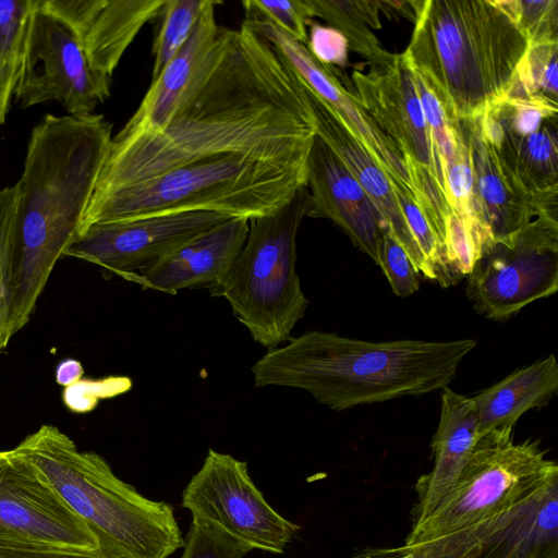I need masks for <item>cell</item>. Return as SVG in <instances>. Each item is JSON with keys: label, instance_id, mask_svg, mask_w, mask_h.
<instances>
[{"label": "cell", "instance_id": "1", "mask_svg": "<svg viewBox=\"0 0 558 558\" xmlns=\"http://www.w3.org/2000/svg\"><path fill=\"white\" fill-rule=\"evenodd\" d=\"M317 134L303 83L242 23L216 44L163 125L111 144L90 198L213 157L307 160Z\"/></svg>", "mask_w": 558, "mask_h": 558}, {"label": "cell", "instance_id": "2", "mask_svg": "<svg viewBox=\"0 0 558 558\" xmlns=\"http://www.w3.org/2000/svg\"><path fill=\"white\" fill-rule=\"evenodd\" d=\"M102 114L46 116L32 131L15 206L0 351L29 320L48 278L80 232L111 144Z\"/></svg>", "mask_w": 558, "mask_h": 558}, {"label": "cell", "instance_id": "3", "mask_svg": "<svg viewBox=\"0 0 558 558\" xmlns=\"http://www.w3.org/2000/svg\"><path fill=\"white\" fill-rule=\"evenodd\" d=\"M475 345L473 339L371 342L308 330L268 350L252 373L256 387L302 389L343 411L444 389Z\"/></svg>", "mask_w": 558, "mask_h": 558}, {"label": "cell", "instance_id": "4", "mask_svg": "<svg viewBox=\"0 0 558 558\" xmlns=\"http://www.w3.org/2000/svg\"><path fill=\"white\" fill-rule=\"evenodd\" d=\"M527 46L499 0H422L401 54L448 114L473 120L507 100Z\"/></svg>", "mask_w": 558, "mask_h": 558}, {"label": "cell", "instance_id": "5", "mask_svg": "<svg viewBox=\"0 0 558 558\" xmlns=\"http://www.w3.org/2000/svg\"><path fill=\"white\" fill-rule=\"evenodd\" d=\"M13 452L35 468L113 558H168L184 546L173 508L141 495L98 453L81 451L58 427L41 425Z\"/></svg>", "mask_w": 558, "mask_h": 558}, {"label": "cell", "instance_id": "6", "mask_svg": "<svg viewBox=\"0 0 558 558\" xmlns=\"http://www.w3.org/2000/svg\"><path fill=\"white\" fill-rule=\"evenodd\" d=\"M306 163L230 154L182 166L90 198L80 232L93 225L180 211L247 220L266 216L306 185Z\"/></svg>", "mask_w": 558, "mask_h": 558}, {"label": "cell", "instance_id": "7", "mask_svg": "<svg viewBox=\"0 0 558 558\" xmlns=\"http://www.w3.org/2000/svg\"><path fill=\"white\" fill-rule=\"evenodd\" d=\"M513 429L492 430L477 440L456 483L414 522L402 549L437 558L558 475L557 463L546 458L541 441L514 442Z\"/></svg>", "mask_w": 558, "mask_h": 558}, {"label": "cell", "instance_id": "8", "mask_svg": "<svg viewBox=\"0 0 558 558\" xmlns=\"http://www.w3.org/2000/svg\"><path fill=\"white\" fill-rule=\"evenodd\" d=\"M306 203L305 185L275 213L250 219L246 241L215 294L228 301L253 340L268 350L291 338L308 305L295 270Z\"/></svg>", "mask_w": 558, "mask_h": 558}, {"label": "cell", "instance_id": "9", "mask_svg": "<svg viewBox=\"0 0 558 558\" xmlns=\"http://www.w3.org/2000/svg\"><path fill=\"white\" fill-rule=\"evenodd\" d=\"M351 82L360 104L407 159L445 231L446 219L452 213L446 169L402 54L396 53L386 65H368L367 71L355 66Z\"/></svg>", "mask_w": 558, "mask_h": 558}, {"label": "cell", "instance_id": "10", "mask_svg": "<svg viewBox=\"0 0 558 558\" xmlns=\"http://www.w3.org/2000/svg\"><path fill=\"white\" fill-rule=\"evenodd\" d=\"M558 217L539 216L483 246L466 294L485 317L502 322L558 290Z\"/></svg>", "mask_w": 558, "mask_h": 558}, {"label": "cell", "instance_id": "11", "mask_svg": "<svg viewBox=\"0 0 558 558\" xmlns=\"http://www.w3.org/2000/svg\"><path fill=\"white\" fill-rule=\"evenodd\" d=\"M110 82L92 69L73 29L35 0L13 90L20 106L57 100L86 117L110 97Z\"/></svg>", "mask_w": 558, "mask_h": 558}, {"label": "cell", "instance_id": "12", "mask_svg": "<svg viewBox=\"0 0 558 558\" xmlns=\"http://www.w3.org/2000/svg\"><path fill=\"white\" fill-rule=\"evenodd\" d=\"M182 507L253 549L272 554H282L300 530L266 501L246 462L214 449H208L202 468L184 488Z\"/></svg>", "mask_w": 558, "mask_h": 558}, {"label": "cell", "instance_id": "13", "mask_svg": "<svg viewBox=\"0 0 558 558\" xmlns=\"http://www.w3.org/2000/svg\"><path fill=\"white\" fill-rule=\"evenodd\" d=\"M245 23L265 38L300 81L324 100L342 125L363 146L393 186L412 195L427 213L436 229L438 220L423 196L407 159L366 112L353 93L352 82L336 68L319 63L306 46L276 25L262 20Z\"/></svg>", "mask_w": 558, "mask_h": 558}, {"label": "cell", "instance_id": "14", "mask_svg": "<svg viewBox=\"0 0 558 558\" xmlns=\"http://www.w3.org/2000/svg\"><path fill=\"white\" fill-rule=\"evenodd\" d=\"M0 542L100 549L85 522L13 450H0Z\"/></svg>", "mask_w": 558, "mask_h": 558}, {"label": "cell", "instance_id": "15", "mask_svg": "<svg viewBox=\"0 0 558 558\" xmlns=\"http://www.w3.org/2000/svg\"><path fill=\"white\" fill-rule=\"evenodd\" d=\"M227 219L213 211H180L93 225L78 233L63 255L133 281L147 264Z\"/></svg>", "mask_w": 558, "mask_h": 558}, {"label": "cell", "instance_id": "16", "mask_svg": "<svg viewBox=\"0 0 558 558\" xmlns=\"http://www.w3.org/2000/svg\"><path fill=\"white\" fill-rule=\"evenodd\" d=\"M462 121L471 148L476 214L490 242L539 216L558 217V193L527 189L485 138L477 119Z\"/></svg>", "mask_w": 558, "mask_h": 558}, {"label": "cell", "instance_id": "17", "mask_svg": "<svg viewBox=\"0 0 558 558\" xmlns=\"http://www.w3.org/2000/svg\"><path fill=\"white\" fill-rule=\"evenodd\" d=\"M305 216L337 225L377 265L386 223L342 160L316 134L306 163Z\"/></svg>", "mask_w": 558, "mask_h": 558}, {"label": "cell", "instance_id": "18", "mask_svg": "<svg viewBox=\"0 0 558 558\" xmlns=\"http://www.w3.org/2000/svg\"><path fill=\"white\" fill-rule=\"evenodd\" d=\"M247 234V219L229 218L147 264L135 274L132 282L169 294L206 288L215 296Z\"/></svg>", "mask_w": 558, "mask_h": 558}, {"label": "cell", "instance_id": "19", "mask_svg": "<svg viewBox=\"0 0 558 558\" xmlns=\"http://www.w3.org/2000/svg\"><path fill=\"white\" fill-rule=\"evenodd\" d=\"M75 33L92 69L111 77L142 27L166 0H39Z\"/></svg>", "mask_w": 558, "mask_h": 558}, {"label": "cell", "instance_id": "20", "mask_svg": "<svg viewBox=\"0 0 558 558\" xmlns=\"http://www.w3.org/2000/svg\"><path fill=\"white\" fill-rule=\"evenodd\" d=\"M304 88L316 120L317 135L342 160L374 203L391 234L409 255L417 274L424 276V259L399 205L398 190L363 146L342 125L329 106L305 85Z\"/></svg>", "mask_w": 558, "mask_h": 558}, {"label": "cell", "instance_id": "21", "mask_svg": "<svg viewBox=\"0 0 558 558\" xmlns=\"http://www.w3.org/2000/svg\"><path fill=\"white\" fill-rule=\"evenodd\" d=\"M473 558H558V475L505 512Z\"/></svg>", "mask_w": 558, "mask_h": 558}, {"label": "cell", "instance_id": "22", "mask_svg": "<svg viewBox=\"0 0 558 558\" xmlns=\"http://www.w3.org/2000/svg\"><path fill=\"white\" fill-rule=\"evenodd\" d=\"M220 3L205 1L187 40L157 78L151 81L137 110L113 138L135 137L163 125L180 95L217 41L221 26L216 21L215 5Z\"/></svg>", "mask_w": 558, "mask_h": 558}, {"label": "cell", "instance_id": "23", "mask_svg": "<svg viewBox=\"0 0 558 558\" xmlns=\"http://www.w3.org/2000/svg\"><path fill=\"white\" fill-rule=\"evenodd\" d=\"M477 440V416L472 398L444 388L440 420L432 440L434 466L417 481L414 522L427 515L456 483Z\"/></svg>", "mask_w": 558, "mask_h": 558}, {"label": "cell", "instance_id": "24", "mask_svg": "<svg viewBox=\"0 0 558 558\" xmlns=\"http://www.w3.org/2000/svg\"><path fill=\"white\" fill-rule=\"evenodd\" d=\"M558 389V365L554 354L514 371L472 397L478 439L492 430L514 428L519 417L545 407Z\"/></svg>", "mask_w": 558, "mask_h": 558}, {"label": "cell", "instance_id": "25", "mask_svg": "<svg viewBox=\"0 0 558 558\" xmlns=\"http://www.w3.org/2000/svg\"><path fill=\"white\" fill-rule=\"evenodd\" d=\"M477 121L485 138L527 189L558 193L557 117L545 120L536 132L525 136L507 131L489 113Z\"/></svg>", "mask_w": 558, "mask_h": 558}, {"label": "cell", "instance_id": "26", "mask_svg": "<svg viewBox=\"0 0 558 558\" xmlns=\"http://www.w3.org/2000/svg\"><path fill=\"white\" fill-rule=\"evenodd\" d=\"M313 17L317 16L339 31L348 40L349 50L360 54L368 65L389 64L396 53L384 48L372 28L380 29L377 1L307 0Z\"/></svg>", "mask_w": 558, "mask_h": 558}, {"label": "cell", "instance_id": "27", "mask_svg": "<svg viewBox=\"0 0 558 558\" xmlns=\"http://www.w3.org/2000/svg\"><path fill=\"white\" fill-rule=\"evenodd\" d=\"M557 51L558 41L529 45L507 100L533 99L558 108Z\"/></svg>", "mask_w": 558, "mask_h": 558}, {"label": "cell", "instance_id": "28", "mask_svg": "<svg viewBox=\"0 0 558 558\" xmlns=\"http://www.w3.org/2000/svg\"><path fill=\"white\" fill-rule=\"evenodd\" d=\"M206 0H166L160 28L153 44L151 81L190 37Z\"/></svg>", "mask_w": 558, "mask_h": 558}, {"label": "cell", "instance_id": "29", "mask_svg": "<svg viewBox=\"0 0 558 558\" xmlns=\"http://www.w3.org/2000/svg\"><path fill=\"white\" fill-rule=\"evenodd\" d=\"M529 45L558 41V0H504Z\"/></svg>", "mask_w": 558, "mask_h": 558}, {"label": "cell", "instance_id": "30", "mask_svg": "<svg viewBox=\"0 0 558 558\" xmlns=\"http://www.w3.org/2000/svg\"><path fill=\"white\" fill-rule=\"evenodd\" d=\"M181 558H243L253 548L218 525L193 518Z\"/></svg>", "mask_w": 558, "mask_h": 558}, {"label": "cell", "instance_id": "31", "mask_svg": "<svg viewBox=\"0 0 558 558\" xmlns=\"http://www.w3.org/2000/svg\"><path fill=\"white\" fill-rule=\"evenodd\" d=\"M242 5L245 10V20L271 23L306 45L307 26L313 20L307 0H245Z\"/></svg>", "mask_w": 558, "mask_h": 558}, {"label": "cell", "instance_id": "32", "mask_svg": "<svg viewBox=\"0 0 558 558\" xmlns=\"http://www.w3.org/2000/svg\"><path fill=\"white\" fill-rule=\"evenodd\" d=\"M35 0H0V64L19 71Z\"/></svg>", "mask_w": 558, "mask_h": 558}, {"label": "cell", "instance_id": "33", "mask_svg": "<svg viewBox=\"0 0 558 558\" xmlns=\"http://www.w3.org/2000/svg\"><path fill=\"white\" fill-rule=\"evenodd\" d=\"M377 265L387 277L392 292L405 298L420 288L418 274L404 248L391 234L388 227L384 230L378 250Z\"/></svg>", "mask_w": 558, "mask_h": 558}, {"label": "cell", "instance_id": "34", "mask_svg": "<svg viewBox=\"0 0 558 558\" xmlns=\"http://www.w3.org/2000/svg\"><path fill=\"white\" fill-rule=\"evenodd\" d=\"M306 48L323 65L343 70L349 65V45L336 28L313 20L308 23Z\"/></svg>", "mask_w": 558, "mask_h": 558}, {"label": "cell", "instance_id": "35", "mask_svg": "<svg viewBox=\"0 0 558 558\" xmlns=\"http://www.w3.org/2000/svg\"><path fill=\"white\" fill-rule=\"evenodd\" d=\"M15 206V187L0 190V328L3 314L4 284L9 265L12 225Z\"/></svg>", "mask_w": 558, "mask_h": 558}, {"label": "cell", "instance_id": "36", "mask_svg": "<svg viewBox=\"0 0 558 558\" xmlns=\"http://www.w3.org/2000/svg\"><path fill=\"white\" fill-rule=\"evenodd\" d=\"M0 558H113L100 549L94 551L45 545L0 542Z\"/></svg>", "mask_w": 558, "mask_h": 558}, {"label": "cell", "instance_id": "37", "mask_svg": "<svg viewBox=\"0 0 558 558\" xmlns=\"http://www.w3.org/2000/svg\"><path fill=\"white\" fill-rule=\"evenodd\" d=\"M16 77V70L0 64V124L5 120Z\"/></svg>", "mask_w": 558, "mask_h": 558}, {"label": "cell", "instance_id": "38", "mask_svg": "<svg viewBox=\"0 0 558 558\" xmlns=\"http://www.w3.org/2000/svg\"><path fill=\"white\" fill-rule=\"evenodd\" d=\"M84 374L81 363L73 359L62 361L57 367L56 379L59 385L70 387L78 383Z\"/></svg>", "mask_w": 558, "mask_h": 558}, {"label": "cell", "instance_id": "39", "mask_svg": "<svg viewBox=\"0 0 558 558\" xmlns=\"http://www.w3.org/2000/svg\"><path fill=\"white\" fill-rule=\"evenodd\" d=\"M393 553L400 554V557H398V558H421L420 555L413 549L398 548V549H395Z\"/></svg>", "mask_w": 558, "mask_h": 558}]
</instances>
